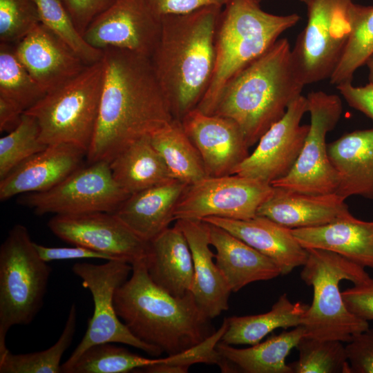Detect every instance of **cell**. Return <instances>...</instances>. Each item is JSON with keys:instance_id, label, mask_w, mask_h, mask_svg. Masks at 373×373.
<instances>
[{"instance_id": "1", "label": "cell", "mask_w": 373, "mask_h": 373, "mask_svg": "<svg viewBox=\"0 0 373 373\" xmlns=\"http://www.w3.org/2000/svg\"><path fill=\"white\" fill-rule=\"evenodd\" d=\"M104 79L88 163L111 162L138 139L151 135L175 118L150 58L128 50H103Z\"/></svg>"}, {"instance_id": "2", "label": "cell", "mask_w": 373, "mask_h": 373, "mask_svg": "<svg viewBox=\"0 0 373 373\" xmlns=\"http://www.w3.org/2000/svg\"><path fill=\"white\" fill-rule=\"evenodd\" d=\"M223 7L209 6L161 17L157 44L150 57L155 77L176 119L195 108L211 83L215 37Z\"/></svg>"}, {"instance_id": "3", "label": "cell", "mask_w": 373, "mask_h": 373, "mask_svg": "<svg viewBox=\"0 0 373 373\" xmlns=\"http://www.w3.org/2000/svg\"><path fill=\"white\" fill-rule=\"evenodd\" d=\"M132 267L131 278L116 289L113 300L117 316L136 338L172 356L216 332L191 291L173 296L151 280L145 261Z\"/></svg>"}, {"instance_id": "4", "label": "cell", "mask_w": 373, "mask_h": 373, "mask_svg": "<svg viewBox=\"0 0 373 373\" xmlns=\"http://www.w3.org/2000/svg\"><path fill=\"white\" fill-rule=\"evenodd\" d=\"M304 86L295 70L288 39H278L226 84L213 114L236 122L250 147L285 115Z\"/></svg>"}, {"instance_id": "5", "label": "cell", "mask_w": 373, "mask_h": 373, "mask_svg": "<svg viewBox=\"0 0 373 373\" xmlns=\"http://www.w3.org/2000/svg\"><path fill=\"white\" fill-rule=\"evenodd\" d=\"M255 0H229L218 21L213 75L195 108L212 115L226 84L265 53L278 37L300 20L298 15H276L262 10Z\"/></svg>"}, {"instance_id": "6", "label": "cell", "mask_w": 373, "mask_h": 373, "mask_svg": "<svg viewBox=\"0 0 373 373\" xmlns=\"http://www.w3.org/2000/svg\"><path fill=\"white\" fill-rule=\"evenodd\" d=\"M308 256L300 278L312 287L313 299L301 325L305 336L348 343L369 327L368 321L351 312L339 289L343 280L357 285L370 278L365 267L336 253L306 249Z\"/></svg>"}, {"instance_id": "7", "label": "cell", "mask_w": 373, "mask_h": 373, "mask_svg": "<svg viewBox=\"0 0 373 373\" xmlns=\"http://www.w3.org/2000/svg\"><path fill=\"white\" fill-rule=\"evenodd\" d=\"M103 79L101 59L47 93L24 112L37 121L43 144H71L87 155L97 121Z\"/></svg>"}, {"instance_id": "8", "label": "cell", "mask_w": 373, "mask_h": 373, "mask_svg": "<svg viewBox=\"0 0 373 373\" xmlns=\"http://www.w3.org/2000/svg\"><path fill=\"white\" fill-rule=\"evenodd\" d=\"M51 271L27 228L13 226L0 247V354L10 329L30 324L41 309Z\"/></svg>"}, {"instance_id": "9", "label": "cell", "mask_w": 373, "mask_h": 373, "mask_svg": "<svg viewBox=\"0 0 373 373\" xmlns=\"http://www.w3.org/2000/svg\"><path fill=\"white\" fill-rule=\"evenodd\" d=\"M132 269L131 264L119 260H107L101 265L90 262L73 265V272L82 279V286L91 294L94 311L82 341L61 364V372L88 347L100 343H119L153 356L161 355L160 350L136 338L116 313L113 300L115 292L128 279Z\"/></svg>"}, {"instance_id": "10", "label": "cell", "mask_w": 373, "mask_h": 373, "mask_svg": "<svg viewBox=\"0 0 373 373\" xmlns=\"http://www.w3.org/2000/svg\"><path fill=\"white\" fill-rule=\"evenodd\" d=\"M352 0H311L307 21L291 49L295 70L305 86L329 79L350 32Z\"/></svg>"}, {"instance_id": "11", "label": "cell", "mask_w": 373, "mask_h": 373, "mask_svg": "<svg viewBox=\"0 0 373 373\" xmlns=\"http://www.w3.org/2000/svg\"><path fill=\"white\" fill-rule=\"evenodd\" d=\"M306 98L311 122L301 151L290 172L271 186L309 194L336 193L338 175L328 155L326 136L341 118L342 102L338 95L322 90L312 91Z\"/></svg>"}, {"instance_id": "12", "label": "cell", "mask_w": 373, "mask_h": 373, "mask_svg": "<svg viewBox=\"0 0 373 373\" xmlns=\"http://www.w3.org/2000/svg\"><path fill=\"white\" fill-rule=\"evenodd\" d=\"M128 195L113 178L110 162L100 160L80 166L48 190L22 195L18 203L39 216L113 213Z\"/></svg>"}, {"instance_id": "13", "label": "cell", "mask_w": 373, "mask_h": 373, "mask_svg": "<svg viewBox=\"0 0 373 373\" xmlns=\"http://www.w3.org/2000/svg\"><path fill=\"white\" fill-rule=\"evenodd\" d=\"M273 191L271 184L245 176H207L186 186L175 207L174 220L251 219Z\"/></svg>"}, {"instance_id": "14", "label": "cell", "mask_w": 373, "mask_h": 373, "mask_svg": "<svg viewBox=\"0 0 373 373\" xmlns=\"http://www.w3.org/2000/svg\"><path fill=\"white\" fill-rule=\"evenodd\" d=\"M161 18L147 0H114L83 36L95 48L128 50L150 58L160 37Z\"/></svg>"}, {"instance_id": "15", "label": "cell", "mask_w": 373, "mask_h": 373, "mask_svg": "<svg viewBox=\"0 0 373 373\" xmlns=\"http://www.w3.org/2000/svg\"><path fill=\"white\" fill-rule=\"evenodd\" d=\"M307 112V98L300 95L289 104L285 115L261 136L255 150L233 174L271 185L286 176L294 166L309 131V125L300 124Z\"/></svg>"}, {"instance_id": "16", "label": "cell", "mask_w": 373, "mask_h": 373, "mask_svg": "<svg viewBox=\"0 0 373 373\" xmlns=\"http://www.w3.org/2000/svg\"><path fill=\"white\" fill-rule=\"evenodd\" d=\"M48 227L57 237L131 265L145 261L149 242L138 237L113 213L55 215Z\"/></svg>"}, {"instance_id": "17", "label": "cell", "mask_w": 373, "mask_h": 373, "mask_svg": "<svg viewBox=\"0 0 373 373\" xmlns=\"http://www.w3.org/2000/svg\"><path fill=\"white\" fill-rule=\"evenodd\" d=\"M180 121L202 158L207 176L233 174L249 155L241 128L229 117L194 108Z\"/></svg>"}, {"instance_id": "18", "label": "cell", "mask_w": 373, "mask_h": 373, "mask_svg": "<svg viewBox=\"0 0 373 373\" xmlns=\"http://www.w3.org/2000/svg\"><path fill=\"white\" fill-rule=\"evenodd\" d=\"M15 48L20 61L46 94L77 76L88 66L41 23L18 41Z\"/></svg>"}, {"instance_id": "19", "label": "cell", "mask_w": 373, "mask_h": 373, "mask_svg": "<svg viewBox=\"0 0 373 373\" xmlns=\"http://www.w3.org/2000/svg\"><path fill=\"white\" fill-rule=\"evenodd\" d=\"M86 153L66 143L48 145L0 180V200L55 186L79 168Z\"/></svg>"}, {"instance_id": "20", "label": "cell", "mask_w": 373, "mask_h": 373, "mask_svg": "<svg viewBox=\"0 0 373 373\" xmlns=\"http://www.w3.org/2000/svg\"><path fill=\"white\" fill-rule=\"evenodd\" d=\"M175 225L184 233L192 254L194 274L191 291L205 314L214 318L228 309L232 291L213 262L208 224L201 220L179 219Z\"/></svg>"}, {"instance_id": "21", "label": "cell", "mask_w": 373, "mask_h": 373, "mask_svg": "<svg viewBox=\"0 0 373 373\" xmlns=\"http://www.w3.org/2000/svg\"><path fill=\"white\" fill-rule=\"evenodd\" d=\"M345 200L336 193L309 194L274 187L257 216L290 229L317 227L351 214Z\"/></svg>"}, {"instance_id": "22", "label": "cell", "mask_w": 373, "mask_h": 373, "mask_svg": "<svg viewBox=\"0 0 373 373\" xmlns=\"http://www.w3.org/2000/svg\"><path fill=\"white\" fill-rule=\"evenodd\" d=\"M220 227L271 260L281 275L303 266L307 250L293 236L291 229L260 216L248 220L209 217L202 220Z\"/></svg>"}, {"instance_id": "23", "label": "cell", "mask_w": 373, "mask_h": 373, "mask_svg": "<svg viewBox=\"0 0 373 373\" xmlns=\"http://www.w3.org/2000/svg\"><path fill=\"white\" fill-rule=\"evenodd\" d=\"M188 185L171 179L129 195L113 213L133 233L150 241L174 220V211Z\"/></svg>"}, {"instance_id": "24", "label": "cell", "mask_w": 373, "mask_h": 373, "mask_svg": "<svg viewBox=\"0 0 373 373\" xmlns=\"http://www.w3.org/2000/svg\"><path fill=\"white\" fill-rule=\"evenodd\" d=\"M291 231L305 249L334 252L363 267L373 268V222L350 214L323 225Z\"/></svg>"}, {"instance_id": "25", "label": "cell", "mask_w": 373, "mask_h": 373, "mask_svg": "<svg viewBox=\"0 0 373 373\" xmlns=\"http://www.w3.org/2000/svg\"><path fill=\"white\" fill-rule=\"evenodd\" d=\"M327 152L338 175L336 193L345 200H373V128L342 135L327 144Z\"/></svg>"}, {"instance_id": "26", "label": "cell", "mask_w": 373, "mask_h": 373, "mask_svg": "<svg viewBox=\"0 0 373 373\" xmlns=\"http://www.w3.org/2000/svg\"><path fill=\"white\" fill-rule=\"evenodd\" d=\"M145 264L151 280L169 294L182 297L191 291L192 254L184 233L175 225L149 241Z\"/></svg>"}, {"instance_id": "27", "label": "cell", "mask_w": 373, "mask_h": 373, "mask_svg": "<svg viewBox=\"0 0 373 373\" xmlns=\"http://www.w3.org/2000/svg\"><path fill=\"white\" fill-rule=\"evenodd\" d=\"M207 223L211 245L216 251V263L232 292L249 283L281 275L278 267L269 258L224 229Z\"/></svg>"}, {"instance_id": "28", "label": "cell", "mask_w": 373, "mask_h": 373, "mask_svg": "<svg viewBox=\"0 0 373 373\" xmlns=\"http://www.w3.org/2000/svg\"><path fill=\"white\" fill-rule=\"evenodd\" d=\"M113 178L128 195L173 179L151 135L135 141L111 162Z\"/></svg>"}, {"instance_id": "29", "label": "cell", "mask_w": 373, "mask_h": 373, "mask_svg": "<svg viewBox=\"0 0 373 373\" xmlns=\"http://www.w3.org/2000/svg\"><path fill=\"white\" fill-rule=\"evenodd\" d=\"M305 334V328L300 325L248 348H235L219 341L216 350L235 370L247 373H292L289 365L286 363L287 356Z\"/></svg>"}, {"instance_id": "30", "label": "cell", "mask_w": 373, "mask_h": 373, "mask_svg": "<svg viewBox=\"0 0 373 373\" xmlns=\"http://www.w3.org/2000/svg\"><path fill=\"white\" fill-rule=\"evenodd\" d=\"M309 305L292 303L282 294L271 309L263 314L227 318V328L222 342L229 345H255L277 328L300 325Z\"/></svg>"}, {"instance_id": "31", "label": "cell", "mask_w": 373, "mask_h": 373, "mask_svg": "<svg viewBox=\"0 0 373 373\" xmlns=\"http://www.w3.org/2000/svg\"><path fill=\"white\" fill-rule=\"evenodd\" d=\"M151 140L173 179L190 185L207 177L202 158L180 120L174 119L152 134Z\"/></svg>"}, {"instance_id": "32", "label": "cell", "mask_w": 373, "mask_h": 373, "mask_svg": "<svg viewBox=\"0 0 373 373\" xmlns=\"http://www.w3.org/2000/svg\"><path fill=\"white\" fill-rule=\"evenodd\" d=\"M350 32L343 55L329 77L337 86L352 82L356 70L373 55V6L351 3Z\"/></svg>"}, {"instance_id": "33", "label": "cell", "mask_w": 373, "mask_h": 373, "mask_svg": "<svg viewBox=\"0 0 373 373\" xmlns=\"http://www.w3.org/2000/svg\"><path fill=\"white\" fill-rule=\"evenodd\" d=\"M77 327V307L69 310L64 329L49 348L32 353L13 354L8 349L0 354V373H60L61 358L70 347Z\"/></svg>"}, {"instance_id": "34", "label": "cell", "mask_w": 373, "mask_h": 373, "mask_svg": "<svg viewBox=\"0 0 373 373\" xmlns=\"http://www.w3.org/2000/svg\"><path fill=\"white\" fill-rule=\"evenodd\" d=\"M169 357L150 359L113 343L97 344L86 350L63 373H126L153 365H166Z\"/></svg>"}, {"instance_id": "35", "label": "cell", "mask_w": 373, "mask_h": 373, "mask_svg": "<svg viewBox=\"0 0 373 373\" xmlns=\"http://www.w3.org/2000/svg\"><path fill=\"white\" fill-rule=\"evenodd\" d=\"M296 347L298 359L289 364L292 373H351L342 341L304 336Z\"/></svg>"}, {"instance_id": "36", "label": "cell", "mask_w": 373, "mask_h": 373, "mask_svg": "<svg viewBox=\"0 0 373 373\" xmlns=\"http://www.w3.org/2000/svg\"><path fill=\"white\" fill-rule=\"evenodd\" d=\"M45 95L17 57L12 44L0 42V96L26 111Z\"/></svg>"}, {"instance_id": "37", "label": "cell", "mask_w": 373, "mask_h": 373, "mask_svg": "<svg viewBox=\"0 0 373 373\" xmlns=\"http://www.w3.org/2000/svg\"><path fill=\"white\" fill-rule=\"evenodd\" d=\"M40 23L66 44L87 65L100 61L103 50L89 45L61 0H35Z\"/></svg>"}, {"instance_id": "38", "label": "cell", "mask_w": 373, "mask_h": 373, "mask_svg": "<svg viewBox=\"0 0 373 373\" xmlns=\"http://www.w3.org/2000/svg\"><path fill=\"white\" fill-rule=\"evenodd\" d=\"M47 146L40 140L36 119L24 113L17 126L0 139V180Z\"/></svg>"}, {"instance_id": "39", "label": "cell", "mask_w": 373, "mask_h": 373, "mask_svg": "<svg viewBox=\"0 0 373 373\" xmlns=\"http://www.w3.org/2000/svg\"><path fill=\"white\" fill-rule=\"evenodd\" d=\"M40 19L35 0H0V41L17 43Z\"/></svg>"}, {"instance_id": "40", "label": "cell", "mask_w": 373, "mask_h": 373, "mask_svg": "<svg viewBox=\"0 0 373 373\" xmlns=\"http://www.w3.org/2000/svg\"><path fill=\"white\" fill-rule=\"evenodd\" d=\"M347 343L351 373H373V327L357 334Z\"/></svg>"}, {"instance_id": "41", "label": "cell", "mask_w": 373, "mask_h": 373, "mask_svg": "<svg viewBox=\"0 0 373 373\" xmlns=\"http://www.w3.org/2000/svg\"><path fill=\"white\" fill-rule=\"evenodd\" d=\"M347 309L367 321H373V278L354 285L342 291Z\"/></svg>"}, {"instance_id": "42", "label": "cell", "mask_w": 373, "mask_h": 373, "mask_svg": "<svg viewBox=\"0 0 373 373\" xmlns=\"http://www.w3.org/2000/svg\"><path fill=\"white\" fill-rule=\"evenodd\" d=\"M78 30L84 35L93 19L114 0H61Z\"/></svg>"}, {"instance_id": "43", "label": "cell", "mask_w": 373, "mask_h": 373, "mask_svg": "<svg viewBox=\"0 0 373 373\" xmlns=\"http://www.w3.org/2000/svg\"><path fill=\"white\" fill-rule=\"evenodd\" d=\"M160 18L186 15L209 6L224 7L229 0H147Z\"/></svg>"}, {"instance_id": "44", "label": "cell", "mask_w": 373, "mask_h": 373, "mask_svg": "<svg viewBox=\"0 0 373 373\" xmlns=\"http://www.w3.org/2000/svg\"><path fill=\"white\" fill-rule=\"evenodd\" d=\"M336 86L350 106L363 113L373 122V82L362 86H354L352 82Z\"/></svg>"}, {"instance_id": "45", "label": "cell", "mask_w": 373, "mask_h": 373, "mask_svg": "<svg viewBox=\"0 0 373 373\" xmlns=\"http://www.w3.org/2000/svg\"><path fill=\"white\" fill-rule=\"evenodd\" d=\"M35 246L40 258L46 262L54 260L89 258L113 260L107 254L79 245L73 247H50L35 242Z\"/></svg>"}, {"instance_id": "46", "label": "cell", "mask_w": 373, "mask_h": 373, "mask_svg": "<svg viewBox=\"0 0 373 373\" xmlns=\"http://www.w3.org/2000/svg\"><path fill=\"white\" fill-rule=\"evenodd\" d=\"M24 112L15 102L0 96V131L10 132L16 128Z\"/></svg>"}, {"instance_id": "47", "label": "cell", "mask_w": 373, "mask_h": 373, "mask_svg": "<svg viewBox=\"0 0 373 373\" xmlns=\"http://www.w3.org/2000/svg\"><path fill=\"white\" fill-rule=\"evenodd\" d=\"M365 65L368 68V79L370 82H373V55L368 59Z\"/></svg>"}, {"instance_id": "48", "label": "cell", "mask_w": 373, "mask_h": 373, "mask_svg": "<svg viewBox=\"0 0 373 373\" xmlns=\"http://www.w3.org/2000/svg\"><path fill=\"white\" fill-rule=\"evenodd\" d=\"M299 1L307 5L311 0H299Z\"/></svg>"}, {"instance_id": "49", "label": "cell", "mask_w": 373, "mask_h": 373, "mask_svg": "<svg viewBox=\"0 0 373 373\" xmlns=\"http://www.w3.org/2000/svg\"><path fill=\"white\" fill-rule=\"evenodd\" d=\"M255 1H258V3L261 1V0H255Z\"/></svg>"}]
</instances>
